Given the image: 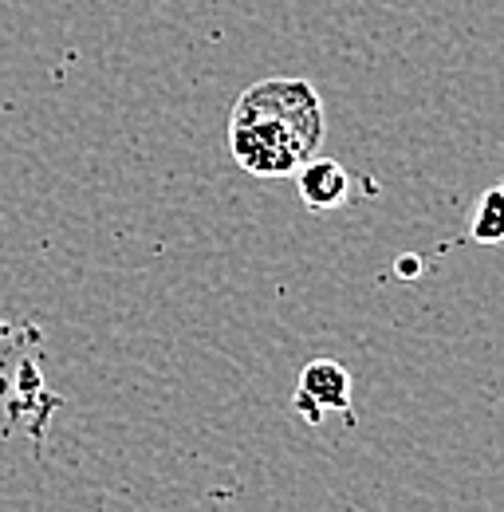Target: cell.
<instances>
[{
	"label": "cell",
	"instance_id": "3957f363",
	"mask_svg": "<svg viewBox=\"0 0 504 512\" xmlns=\"http://www.w3.org/2000/svg\"><path fill=\"white\" fill-rule=\"evenodd\" d=\"M296 186H300V201H304L308 209H315V213H323V209L347 205V197H351V174H347L335 158L312 154V158L296 170Z\"/></svg>",
	"mask_w": 504,
	"mask_h": 512
},
{
	"label": "cell",
	"instance_id": "6da1fadb",
	"mask_svg": "<svg viewBox=\"0 0 504 512\" xmlns=\"http://www.w3.org/2000/svg\"><path fill=\"white\" fill-rule=\"evenodd\" d=\"M327 134L323 99L308 79L272 75L252 83L229 115V154L252 178H288Z\"/></svg>",
	"mask_w": 504,
	"mask_h": 512
},
{
	"label": "cell",
	"instance_id": "7a4b0ae2",
	"mask_svg": "<svg viewBox=\"0 0 504 512\" xmlns=\"http://www.w3.org/2000/svg\"><path fill=\"white\" fill-rule=\"evenodd\" d=\"M296 410L304 414V422L319 426L327 410L351 414V375L343 363L335 359H312L300 371V386H296Z\"/></svg>",
	"mask_w": 504,
	"mask_h": 512
},
{
	"label": "cell",
	"instance_id": "277c9868",
	"mask_svg": "<svg viewBox=\"0 0 504 512\" xmlns=\"http://www.w3.org/2000/svg\"><path fill=\"white\" fill-rule=\"evenodd\" d=\"M473 241H481V245L504 241V186L481 197L477 217H473Z\"/></svg>",
	"mask_w": 504,
	"mask_h": 512
}]
</instances>
